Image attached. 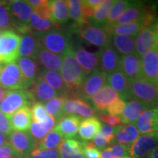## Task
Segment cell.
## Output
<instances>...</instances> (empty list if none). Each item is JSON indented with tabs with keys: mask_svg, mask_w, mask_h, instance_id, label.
I'll list each match as a JSON object with an SVG mask.
<instances>
[{
	"mask_svg": "<svg viewBox=\"0 0 158 158\" xmlns=\"http://www.w3.org/2000/svg\"><path fill=\"white\" fill-rule=\"evenodd\" d=\"M62 57L61 76L68 89L77 92L84 83L86 76L77 62L73 46H71Z\"/></svg>",
	"mask_w": 158,
	"mask_h": 158,
	"instance_id": "6da1fadb",
	"label": "cell"
},
{
	"mask_svg": "<svg viewBox=\"0 0 158 158\" xmlns=\"http://www.w3.org/2000/svg\"><path fill=\"white\" fill-rule=\"evenodd\" d=\"M129 98L136 100L149 108L158 107V89L153 82L142 78L130 79Z\"/></svg>",
	"mask_w": 158,
	"mask_h": 158,
	"instance_id": "7a4b0ae2",
	"label": "cell"
},
{
	"mask_svg": "<svg viewBox=\"0 0 158 158\" xmlns=\"http://www.w3.org/2000/svg\"><path fill=\"white\" fill-rule=\"evenodd\" d=\"M35 35L42 48L59 56H62L72 46L70 34L59 29Z\"/></svg>",
	"mask_w": 158,
	"mask_h": 158,
	"instance_id": "3957f363",
	"label": "cell"
},
{
	"mask_svg": "<svg viewBox=\"0 0 158 158\" xmlns=\"http://www.w3.org/2000/svg\"><path fill=\"white\" fill-rule=\"evenodd\" d=\"M73 28L79 37L89 44L101 48L110 44L111 37L104 27L88 23L82 25L74 24Z\"/></svg>",
	"mask_w": 158,
	"mask_h": 158,
	"instance_id": "277c9868",
	"label": "cell"
},
{
	"mask_svg": "<svg viewBox=\"0 0 158 158\" xmlns=\"http://www.w3.org/2000/svg\"><path fill=\"white\" fill-rule=\"evenodd\" d=\"M0 87L7 91L26 89L24 81L16 61L0 64Z\"/></svg>",
	"mask_w": 158,
	"mask_h": 158,
	"instance_id": "5b68a950",
	"label": "cell"
},
{
	"mask_svg": "<svg viewBox=\"0 0 158 158\" xmlns=\"http://www.w3.org/2000/svg\"><path fill=\"white\" fill-rule=\"evenodd\" d=\"M21 36L14 30L3 31L0 35V64L15 62L19 58Z\"/></svg>",
	"mask_w": 158,
	"mask_h": 158,
	"instance_id": "8992f818",
	"label": "cell"
},
{
	"mask_svg": "<svg viewBox=\"0 0 158 158\" xmlns=\"http://www.w3.org/2000/svg\"><path fill=\"white\" fill-rule=\"evenodd\" d=\"M34 102L27 89L8 91L0 105V110L9 117L21 108L25 106L29 107Z\"/></svg>",
	"mask_w": 158,
	"mask_h": 158,
	"instance_id": "52a82bcc",
	"label": "cell"
},
{
	"mask_svg": "<svg viewBox=\"0 0 158 158\" xmlns=\"http://www.w3.org/2000/svg\"><path fill=\"white\" fill-rule=\"evenodd\" d=\"M108 75L97 68L86 78L81 86L77 91L79 98L84 100H89L94 94L108 84Z\"/></svg>",
	"mask_w": 158,
	"mask_h": 158,
	"instance_id": "ba28073f",
	"label": "cell"
},
{
	"mask_svg": "<svg viewBox=\"0 0 158 158\" xmlns=\"http://www.w3.org/2000/svg\"><path fill=\"white\" fill-rule=\"evenodd\" d=\"M8 141L18 158L27 157L36 143V141L28 130L12 131L8 136Z\"/></svg>",
	"mask_w": 158,
	"mask_h": 158,
	"instance_id": "9c48e42d",
	"label": "cell"
},
{
	"mask_svg": "<svg viewBox=\"0 0 158 158\" xmlns=\"http://www.w3.org/2000/svg\"><path fill=\"white\" fill-rule=\"evenodd\" d=\"M155 21L156 17H149L137 21H134V22L120 25H112L110 27H104V28L110 37L115 35L135 37L143 29L147 28L152 25Z\"/></svg>",
	"mask_w": 158,
	"mask_h": 158,
	"instance_id": "30bf717a",
	"label": "cell"
},
{
	"mask_svg": "<svg viewBox=\"0 0 158 158\" xmlns=\"http://www.w3.org/2000/svg\"><path fill=\"white\" fill-rule=\"evenodd\" d=\"M158 145L157 134H142L130 146V158H143Z\"/></svg>",
	"mask_w": 158,
	"mask_h": 158,
	"instance_id": "8fae6325",
	"label": "cell"
},
{
	"mask_svg": "<svg viewBox=\"0 0 158 158\" xmlns=\"http://www.w3.org/2000/svg\"><path fill=\"white\" fill-rule=\"evenodd\" d=\"M149 17H156V10L155 7L150 6H143L140 3H135V5L125 10L113 25L124 24Z\"/></svg>",
	"mask_w": 158,
	"mask_h": 158,
	"instance_id": "7c38bea8",
	"label": "cell"
},
{
	"mask_svg": "<svg viewBox=\"0 0 158 158\" xmlns=\"http://www.w3.org/2000/svg\"><path fill=\"white\" fill-rule=\"evenodd\" d=\"M98 54L99 70L108 76L118 70L121 56L111 44L101 48Z\"/></svg>",
	"mask_w": 158,
	"mask_h": 158,
	"instance_id": "4fadbf2b",
	"label": "cell"
},
{
	"mask_svg": "<svg viewBox=\"0 0 158 158\" xmlns=\"http://www.w3.org/2000/svg\"><path fill=\"white\" fill-rule=\"evenodd\" d=\"M135 52L141 57L150 51H158V35L152 27L143 29L135 36Z\"/></svg>",
	"mask_w": 158,
	"mask_h": 158,
	"instance_id": "5bb4252c",
	"label": "cell"
},
{
	"mask_svg": "<svg viewBox=\"0 0 158 158\" xmlns=\"http://www.w3.org/2000/svg\"><path fill=\"white\" fill-rule=\"evenodd\" d=\"M27 90L30 94L34 103L35 102H40L43 103L59 95L54 89L49 86L40 76L35 79Z\"/></svg>",
	"mask_w": 158,
	"mask_h": 158,
	"instance_id": "9a60e30c",
	"label": "cell"
},
{
	"mask_svg": "<svg viewBox=\"0 0 158 158\" xmlns=\"http://www.w3.org/2000/svg\"><path fill=\"white\" fill-rule=\"evenodd\" d=\"M142 134L158 133V107L148 108L142 112L135 123Z\"/></svg>",
	"mask_w": 158,
	"mask_h": 158,
	"instance_id": "2e32d148",
	"label": "cell"
},
{
	"mask_svg": "<svg viewBox=\"0 0 158 158\" xmlns=\"http://www.w3.org/2000/svg\"><path fill=\"white\" fill-rule=\"evenodd\" d=\"M81 118L76 115H64L57 121L54 129L64 138V139H72L78 132Z\"/></svg>",
	"mask_w": 158,
	"mask_h": 158,
	"instance_id": "e0dca14e",
	"label": "cell"
},
{
	"mask_svg": "<svg viewBox=\"0 0 158 158\" xmlns=\"http://www.w3.org/2000/svg\"><path fill=\"white\" fill-rule=\"evenodd\" d=\"M118 70L121 71L128 79L141 78V57L136 53L133 54L121 56Z\"/></svg>",
	"mask_w": 158,
	"mask_h": 158,
	"instance_id": "ac0fdd59",
	"label": "cell"
},
{
	"mask_svg": "<svg viewBox=\"0 0 158 158\" xmlns=\"http://www.w3.org/2000/svg\"><path fill=\"white\" fill-rule=\"evenodd\" d=\"M16 62L22 75L27 89L39 76L41 72L40 70V66L35 59L27 57H19Z\"/></svg>",
	"mask_w": 158,
	"mask_h": 158,
	"instance_id": "d6986e66",
	"label": "cell"
},
{
	"mask_svg": "<svg viewBox=\"0 0 158 158\" xmlns=\"http://www.w3.org/2000/svg\"><path fill=\"white\" fill-rule=\"evenodd\" d=\"M75 56L78 64L81 68L86 76L92 73L98 67V54L86 50L81 46H77L74 49Z\"/></svg>",
	"mask_w": 158,
	"mask_h": 158,
	"instance_id": "ffe728a7",
	"label": "cell"
},
{
	"mask_svg": "<svg viewBox=\"0 0 158 158\" xmlns=\"http://www.w3.org/2000/svg\"><path fill=\"white\" fill-rule=\"evenodd\" d=\"M65 115L78 114L83 117H92L96 114V110L86 100L81 98L65 99L64 103Z\"/></svg>",
	"mask_w": 158,
	"mask_h": 158,
	"instance_id": "44dd1931",
	"label": "cell"
},
{
	"mask_svg": "<svg viewBox=\"0 0 158 158\" xmlns=\"http://www.w3.org/2000/svg\"><path fill=\"white\" fill-rule=\"evenodd\" d=\"M141 77L155 82L158 75V51H150L141 57Z\"/></svg>",
	"mask_w": 158,
	"mask_h": 158,
	"instance_id": "7402d4cb",
	"label": "cell"
},
{
	"mask_svg": "<svg viewBox=\"0 0 158 158\" xmlns=\"http://www.w3.org/2000/svg\"><path fill=\"white\" fill-rule=\"evenodd\" d=\"M21 42L19 48V57H27L34 59L41 45L39 40L33 31L20 35Z\"/></svg>",
	"mask_w": 158,
	"mask_h": 158,
	"instance_id": "603a6c76",
	"label": "cell"
},
{
	"mask_svg": "<svg viewBox=\"0 0 158 158\" xmlns=\"http://www.w3.org/2000/svg\"><path fill=\"white\" fill-rule=\"evenodd\" d=\"M119 98V94L117 92L106 85L90 100L96 110L106 111L108 106Z\"/></svg>",
	"mask_w": 158,
	"mask_h": 158,
	"instance_id": "cb8c5ba5",
	"label": "cell"
},
{
	"mask_svg": "<svg viewBox=\"0 0 158 158\" xmlns=\"http://www.w3.org/2000/svg\"><path fill=\"white\" fill-rule=\"evenodd\" d=\"M34 59L38 63L40 66L43 67L45 70L56 72L61 71L62 65V56L51 53L42 47L40 48Z\"/></svg>",
	"mask_w": 158,
	"mask_h": 158,
	"instance_id": "d4e9b609",
	"label": "cell"
},
{
	"mask_svg": "<svg viewBox=\"0 0 158 158\" xmlns=\"http://www.w3.org/2000/svg\"><path fill=\"white\" fill-rule=\"evenodd\" d=\"M84 142L76 139H63L57 148L60 158H84Z\"/></svg>",
	"mask_w": 158,
	"mask_h": 158,
	"instance_id": "484cf974",
	"label": "cell"
},
{
	"mask_svg": "<svg viewBox=\"0 0 158 158\" xmlns=\"http://www.w3.org/2000/svg\"><path fill=\"white\" fill-rule=\"evenodd\" d=\"M108 84L110 87L119 94L122 100L129 99L130 79H128L120 70H116L108 75Z\"/></svg>",
	"mask_w": 158,
	"mask_h": 158,
	"instance_id": "4316f807",
	"label": "cell"
},
{
	"mask_svg": "<svg viewBox=\"0 0 158 158\" xmlns=\"http://www.w3.org/2000/svg\"><path fill=\"white\" fill-rule=\"evenodd\" d=\"M7 118L12 129L15 131H26L30 127L31 124L30 108L25 106Z\"/></svg>",
	"mask_w": 158,
	"mask_h": 158,
	"instance_id": "83f0119b",
	"label": "cell"
},
{
	"mask_svg": "<svg viewBox=\"0 0 158 158\" xmlns=\"http://www.w3.org/2000/svg\"><path fill=\"white\" fill-rule=\"evenodd\" d=\"M149 108L147 105L136 100H131L125 105L121 114L122 122L123 124H135L142 112Z\"/></svg>",
	"mask_w": 158,
	"mask_h": 158,
	"instance_id": "f1b7e54d",
	"label": "cell"
},
{
	"mask_svg": "<svg viewBox=\"0 0 158 158\" xmlns=\"http://www.w3.org/2000/svg\"><path fill=\"white\" fill-rule=\"evenodd\" d=\"M101 122L97 117L92 116L81 121L78 128V135L82 140L89 141L94 138L101 127Z\"/></svg>",
	"mask_w": 158,
	"mask_h": 158,
	"instance_id": "f546056e",
	"label": "cell"
},
{
	"mask_svg": "<svg viewBox=\"0 0 158 158\" xmlns=\"http://www.w3.org/2000/svg\"><path fill=\"white\" fill-rule=\"evenodd\" d=\"M112 45L122 56L135 54V40L133 37L127 35H115L111 36Z\"/></svg>",
	"mask_w": 158,
	"mask_h": 158,
	"instance_id": "4dcf8cb0",
	"label": "cell"
},
{
	"mask_svg": "<svg viewBox=\"0 0 158 158\" xmlns=\"http://www.w3.org/2000/svg\"><path fill=\"white\" fill-rule=\"evenodd\" d=\"M52 21L57 27L68 21L69 9L67 1L64 0H53L50 1Z\"/></svg>",
	"mask_w": 158,
	"mask_h": 158,
	"instance_id": "1f68e13d",
	"label": "cell"
},
{
	"mask_svg": "<svg viewBox=\"0 0 158 158\" xmlns=\"http://www.w3.org/2000/svg\"><path fill=\"white\" fill-rule=\"evenodd\" d=\"M39 76L42 78L49 86L54 89L59 95H64L69 90L63 81L62 76L58 72L44 69L41 71Z\"/></svg>",
	"mask_w": 158,
	"mask_h": 158,
	"instance_id": "d6a6232c",
	"label": "cell"
},
{
	"mask_svg": "<svg viewBox=\"0 0 158 158\" xmlns=\"http://www.w3.org/2000/svg\"><path fill=\"white\" fill-rule=\"evenodd\" d=\"M139 134L135 124H127L116 127L115 140L119 143L131 145Z\"/></svg>",
	"mask_w": 158,
	"mask_h": 158,
	"instance_id": "836d02e7",
	"label": "cell"
},
{
	"mask_svg": "<svg viewBox=\"0 0 158 158\" xmlns=\"http://www.w3.org/2000/svg\"><path fill=\"white\" fill-rule=\"evenodd\" d=\"M65 99L66 98L63 95H59L45 102L44 106L47 114L54 118L56 121H58L59 118L65 115L64 112Z\"/></svg>",
	"mask_w": 158,
	"mask_h": 158,
	"instance_id": "e575fe53",
	"label": "cell"
},
{
	"mask_svg": "<svg viewBox=\"0 0 158 158\" xmlns=\"http://www.w3.org/2000/svg\"><path fill=\"white\" fill-rule=\"evenodd\" d=\"M29 26L35 34H41L46 32L54 29H59V27L48 19H44L39 17L35 13H32L29 19Z\"/></svg>",
	"mask_w": 158,
	"mask_h": 158,
	"instance_id": "d590c367",
	"label": "cell"
},
{
	"mask_svg": "<svg viewBox=\"0 0 158 158\" xmlns=\"http://www.w3.org/2000/svg\"><path fill=\"white\" fill-rule=\"evenodd\" d=\"M135 2H132L130 1H124V0H117L114 1L111 7H110L109 13H108L107 19H106V24L104 27H109L113 25L116 22L118 18L122 14V13L129 8L130 7L135 5Z\"/></svg>",
	"mask_w": 158,
	"mask_h": 158,
	"instance_id": "8d00e7d4",
	"label": "cell"
},
{
	"mask_svg": "<svg viewBox=\"0 0 158 158\" xmlns=\"http://www.w3.org/2000/svg\"><path fill=\"white\" fill-rule=\"evenodd\" d=\"M64 138L55 130H52L46 134L44 138L36 141L35 147L44 149H57Z\"/></svg>",
	"mask_w": 158,
	"mask_h": 158,
	"instance_id": "74e56055",
	"label": "cell"
},
{
	"mask_svg": "<svg viewBox=\"0 0 158 158\" xmlns=\"http://www.w3.org/2000/svg\"><path fill=\"white\" fill-rule=\"evenodd\" d=\"M0 29L2 31L14 30L8 1H0Z\"/></svg>",
	"mask_w": 158,
	"mask_h": 158,
	"instance_id": "f35d334b",
	"label": "cell"
},
{
	"mask_svg": "<svg viewBox=\"0 0 158 158\" xmlns=\"http://www.w3.org/2000/svg\"><path fill=\"white\" fill-rule=\"evenodd\" d=\"M114 2L113 0H104L98 7H96L92 18V22L95 23V25L106 24V19Z\"/></svg>",
	"mask_w": 158,
	"mask_h": 158,
	"instance_id": "ab89813d",
	"label": "cell"
},
{
	"mask_svg": "<svg viewBox=\"0 0 158 158\" xmlns=\"http://www.w3.org/2000/svg\"><path fill=\"white\" fill-rule=\"evenodd\" d=\"M69 9V15L75 21V24L82 25L89 23L83 16L81 1L78 0H68L67 1Z\"/></svg>",
	"mask_w": 158,
	"mask_h": 158,
	"instance_id": "60d3db41",
	"label": "cell"
},
{
	"mask_svg": "<svg viewBox=\"0 0 158 158\" xmlns=\"http://www.w3.org/2000/svg\"><path fill=\"white\" fill-rule=\"evenodd\" d=\"M24 158H60L57 149H44L35 147Z\"/></svg>",
	"mask_w": 158,
	"mask_h": 158,
	"instance_id": "b9f144b4",
	"label": "cell"
},
{
	"mask_svg": "<svg viewBox=\"0 0 158 158\" xmlns=\"http://www.w3.org/2000/svg\"><path fill=\"white\" fill-rule=\"evenodd\" d=\"M31 120L34 122H41L48 114L43 102H35L30 108Z\"/></svg>",
	"mask_w": 158,
	"mask_h": 158,
	"instance_id": "7bdbcfd3",
	"label": "cell"
},
{
	"mask_svg": "<svg viewBox=\"0 0 158 158\" xmlns=\"http://www.w3.org/2000/svg\"><path fill=\"white\" fill-rule=\"evenodd\" d=\"M30 134L36 141H40L48 133V130L46 129L45 125L42 122H32L30 126Z\"/></svg>",
	"mask_w": 158,
	"mask_h": 158,
	"instance_id": "ee69618b",
	"label": "cell"
},
{
	"mask_svg": "<svg viewBox=\"0 0 158 158\" xmlns=\"http://www.w3.org/2000/svg\"><path fill=\"white\" fill-rule=\"evenodd\" d=\"M32 10L33 13L37 14L39 17L44 19H48L52 21L50 1L43 0L42 3L40 4L39 5H37V7H35V8H33Z\"/></svg>",
	"mask_w": 158,
	"mask_h": 158,
	"instance_id": "f6af8a7d",
	"label": "cell"
},
{
	"mask_svg": "<svg viewBox=\"0 0 158 158\" xmlns=\"http://www.w3.org/2000/svg\"><path fill=\"white\" fill-rule=\"evenodd\" d=\"M130 145L116 143L108 146L107 148L113 155L117 158L129 157V149Z\"/></svg>",
	"mask_w": 158,
	"mask_h": 158,
	"instance_id": "bcb514c9",
	"label": "cell"
},
{
	"mask_svg": "<svg viewBox=\"0 0 158 158\" xmlns=\"http://www.w3.org/2000/svg\"><path fill=\"white\" fill-rule=\"evenodd\" d=\"M84 149L83 152L84 157L86 158H100V152L96 147L93 142H84Z\"/></svg>",
	"mask_w": 158,
	"mask_h": 158,
	"instance_id": "7dc6e473",
	"label": "cell"
},
{
	"mask_svg": "<svg viewBox=\"0 0 158 158\" xmlns=\"http://www.w3.org/2000/svg\"><path fill=\"white\" fill-rule=\"evenodd\" d=\"M125 101L121 98L116 100L113 103H111L107 108L106 111H107L110 115L118 116L122 114L124 107H125Z\"/></svg>",
	"mask_w": 158,
	"mask_h": 158,
	"instance_id": "c3c4849f",
	"label": "cell"
},
{
	"mask_svg": "<svg viewBox=\"0 0 158 158\" xmlns=\"http://www.w3.org/2000/svg\"><path fill=\"white\" fill-rule=\"evenodd\" d=\"M116 129V127H111V126L108 125L106 124H103L101 125L99 133L108 140L110 144H113L114 140H115Z\"/></svg>",
	"mask_w": 158,
	"mask_h": 158,
	"instance_id": "681fc988",
	"label": "cell"
},
{
	"mask_svg": "<svg viewBox=\"0 0 158 158\" xmlns=\"http://www.w3.org/2000/svg\"><path fill=\"white\" fill-rule=\"evenodd\" d=\"M100 118L102 122L106 123V124H108V125L111 126V127H116L122 124L121 118L118 116H114L104 113H100Z\"/></svg>",
	"mask_w": 158,
	"mask_h": 158,
	"instance_id": "f907efd6",
	"label": "cell"
},
{
	"mask_svg": "<svg viewBox=\"0 0 158 158\" xmlns=\"http://www.w3.org/2000/svg\"><path fill=\"white\" fill-rule=\"evenodd\" d=\"M12 130L8 118L0 110V132L4 135H9Z\"/></svg>",
	"mask_w": 158,
	"mask_h": 158,
	"instance_id": "816d5d0a",
	"label": "cell"
},
{
	"mask_svg": "<svg viewBox=\"0 0 158 158\" xmlns=\"http://www.w3.org/2000/svg\"><path fill=\"white\" fill-rule=\"evenodd\" d=\"M0 158H18L9 141L6 142L2 147L0 148Z\"/></svg>",
	"mask_w": 158,
	"mask_h": 158,
	"instance_id": "f5cc1de1",
	"label": "cell"
},
{
	"mask_svg": "<svg viewBox=\"0 0 158 158\" xmlns=\"http://www.w3.org/2000/svg\"><path fill=\"white\" fill-rule=\"evenodd\" d=\"M81 11L83 16L85 19H86L87 21L89 20V19H92L93 16L94 8L90 7L87 3L85 1H81Z\"/></svg>",
	"mask_w": 158,
	"mask_h": 158,
	"instance_id": "db71d44e",
	"label": "cell"
},
{
	"mask_svg": "<svg viewBox=\"0 0 158 158\" xmlns=\"http://www.w3.org/2000/svg\"><path fill=\"white\" fill-rule=\"evenodd\" d=\"M93 143L96 146L97 148H100V149L101 148H105L108 144H110L109 142L108 141V140L105 137H103L99 132L94 137Z\"/></svg>",
	"mask_w": 158,
	"mask_h": 158,
	"instance_id": "11a10c76",
	"label": "cell"
},
{
	"mask_svg": "<svg viewBox=\"0 0 158 158\" xmlns=\"http://www.w3.org/2000/svg\"><path fill=\"white\" fill-rule=\"evenodd\" d=\"M100 158H117L109 151L107 147H105L100 152Z\"/></svg>",
	"mask_w": 158,
	"mask_h": 158,
	"instance_id": "9f6ffc18",
	"label": "cell"
},
{
	"mask_svg": "<svg viewBox=\"0 0 158 158\" xmlns=\"http://www.w3.org/2000/svg\"><path fill=\"white\" fill-rule=\"evenodd\" d=\"M85 2H86L90 7L95 9L97 7H98V6L102 3V0H86Z\"/></svg>",
	"mask_w": 158,
	"mask_h": 158,
	"instance_id": "6f0895ef",
	"label": "cell"
},
{
	"mask_svg": "<svg viewBox=\"0 0 158 158\" xmlns=\"http://www.w3.org/2000/svg\"><path fill=\"white\" fill-rule=\"evenodd\" d=\"M8 141V138L6 137L5 135L0 132V148L2 147L6 142Z\"/></svg>",
	"mask_w": 158,
	"mask_h": 158,
	"instance_id": "680465c9",
	"label": "cell"
},
{
	"mask_svg": "<svg viewBox=\"0 0 158 158\" xmlns=\"http://www.w3.org/2000/svg\"><path fill=\"white\" fill-rule=\"evenodd\" d=\"M7 92L8 91L5 90V89L0 87V105H1L2 102V100H4V98H5V97L6 94H7Z\"/></svg>",
	"mask_w": 158,
	"mask_h": 158,
	"instance_id": "91938a15",
	"label": "cell"
},
{
	"mask_svg": "<svg viewBox=\"0 0 158 158\" xmlns=\"http://www.w3.org/2000/svg\"><path fill=\"white\" fill-rule=\"evenodd\" d=\"M149 155L153 158H158V145L150 152Z\"/></svg>",
	"mask_w": 158,
	"mask_h": 158,
	"instance_id": "94428289",
	"label": "cell"
},
{
	"mask_svg": "<svg viewBox=\"0 0 158 158\" xmlns=\"http://www.w3.org/2000/svg\"><path fill=\"white\" fill-rule=\"evenodd\" d=\"M153 30L155 31V33L158 35V19H156V21L154 22L152 25L151 26Z\"/></svg>",
	"mask_w": 158,
	"mask_h": 158,
	"instance_id": "6125c7cd",
	"label": "cell"
},
{
	"mask_svg": "<svg viewBox=\"0 0 158 158\" xmlns=\"http://www.w3.org/2000/svg\"><path fill=\"white\" fill-rule=\"evenodd\" d=\"M154 84H155V86H157V88L158 89V75H157V78H156V79H155V82H154Z\"/></svg>",
	"mask_w": 158,
	"mask_h": 158,
	"instance_id": "be15d7a7",
	"label": "cell"
},
{
	"mask_svg": "<svg viewBox=\"0 0 158 158\" xmlns=\"http://www.w3.org/2000/svg\"><path fill=\"white\" fill-rule=\"evenodd\" d=\"M2 31H2V29H0V35H1V34H2Z\"/></svg>",
	"mask_w": 158,
	"mask_h": 158,
	"instance_id": "e7e4bbea",
	"label": "cell"
},
{
	"mask_svg": "<svg viewBox=\"0 0 158 158\" xmlns=\"http://www.w3.org/2000/svg\"><path fill=\"white\" fill-rule=\"evenodd\" d=\"M124 158H130V157H124Z\"/></svg>",
	"mask_w": 158,
	"mask_h": 158,
	"instance_id": "03108f58",
	"label": "cell"
}]
</instances>
